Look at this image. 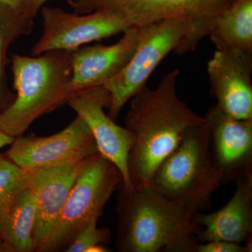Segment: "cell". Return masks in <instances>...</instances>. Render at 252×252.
<instances>
[{
    "instance_id": "obj_17",
    "label": "cell",
    "mask_w": 252,
    "mask_h": 252,
    "mask_svg": "<svg viewBox=\"0 0 252 252\" xmlns=\"http://www.w3.org/2000/svg\"><path fill=\"white\" fill-rule=\"evenodd\" d=\"M35 195L28 187L13 205L0 236V252H34Z\"/></svg>"
},
{
    "instance_id": "obj_9",
    "label": "cell",
    "mask_w": 252,
    "mask_h": 252,
    "mask_svg": "<svg viewBox=\"0 0 252 252\" xmlns=\"http://www.w3.org/2000/svg\"><path fill=\"white\" fill-rule=\"evenodd\" d=\"M89 126L99 153L117 166L122 176L123 187L133 188L128 172V158L135 137L126 127L117 125L104 108H109L111 95L104 86L73 93L67 101Z\"/></svg>"
},
{
    "instance_id": "obj_5",
    "label": "cell",
    "mask_w": 252,
    "mask_h": 252,
    "mask_svg": "<svg viewBox=\"0 0 252 252\" xmlns=\"http://www.w3.org/2000/svg\"><path fill=\"white\" fill-rule=\"evenodd\" d=\"M195 49L190 27L182 20H165L142 27V37L130 61L103 86L111 95L109 117L117 120L125 104L146 86L170 53L183 55Z\"/></svg>"
},
{
    "instance_id": "obj_1",
    "label": "cell",
    "mask_w": 252,
    "mask_h": 252,
    "mask_svg": "<svg viewBox=\"0 0 252 252\" xmlns=\"http://www.w3.org/2000/svg\"><path fill=\"white\" fill-rule=\"evenodd\" d=\"M180 72H169L154 90L144 86L130 99L126 127L135 137L128 158L133 187L149 185L154 173L175 151L186 131L205 122L179 97Z\"/></svg>"
},
{
    "instance_id": "obj_6",
    "label": "cell",
    "mask_w": 252,
    "mask_h": 252,
    "mask_svg": "<svg viewBox=\"0 0 252 252\" xmlns=\"http://www.w3.org/2000/svg\"><path fill=\"white\" fill-rule=\"evenodd\" d=\"M122 183L117 166L99 152L84 159L59 221L42 252L64 251L91 220L102 216L113 192Z\"/></svg>"
},
{
    "instance_id": "obj_10",
    "label": "cell",
    "mask_w": 252,
    "mask_h": 252,
    "mask_svg": "<svg viewBox=\"0 0 252 252\" xmlns=\"http://www.w3.org/2000/svg\"><path fill=\"white\" fill-rule=\"evenodd\" d=\"M97 144L89 126L78 117L54 135L21 136L5 153L23 170L47 166L72 160H84L97 153Z\"/></svg>"
},
{
    "instance_id": "obj_13",
    "label": "cell",
    "mask_w": 252,
    "mask_h": 252,
    "mask_svg": "<svg viewBox=\"0 0 252 252\" xmlns=\"http://www.w3.org/2000/svg\"><path fill=\"white\" fill-rule=\"evenodd\" d=\"M207 69L217 105L235 119H252V53L217 50Z\"/></svg>"
},
{
    "instance_id": "obj_2",
    "label": "cell",
    "mask_w": 252,
    "mask_h": 252,
    "mask_svg": "<svg viewBox=\"0 0 252 252\" xmlns=\"http://www.w3.org/2000/svg\"><path fill=\"white\" fill-rule=\"evenodd\" d=\"M117 248L121 252H195L200 228L194 214L149 185L126 189L117 199Z\"/></svg>"
},
{
    "instance_id": "obj_23",
    "label": "cell",
    "mask_w": 252,
    "mask_h": 252,
    "mask_svg": "<svg viewBox=\"0 0 252 252\" xmlns=\"http://www.w3.org/2000/svg\"><path fill=\"white\" fill-rule=\"evenodd\" d=\"M27 0H0V4L24 13Z\"/></svg>"
},
{
    "instance_id": "obj_15",
    "label": "cell",
    "mask_w": 252,
    "mask_h": 252,
    "mask_svg": "<svg viewBox=\"0 0 252 252\" xmlns=\"http://www.w3.org/2000/svg\"><path fill=\"white\" fill-rule=\"evenodd\" d=\"M233 197L212 213L194 214L199 243L224 240L252 248V175L239 179Z\"/></svg>"
},
{
    "instance_id": "obj_14",
    "label": "cell",
    "mask_w": 252,
    "mask_h": 252,
    "mask_svg": "<svg viewBox=\"0 0 252 252\" xmlns=\"http://www.w3.org/2000/svg\"><path fill=\"white\" fill-rule=\"evenodd\" d=\"M142 35V27H132L112 45L84 46L73 51L72 94L103 86L117 76L133 56Z\"/></svg>"
},
{
    "instance_id": "obj_19",
    "label": "cell",
    "mask_w": 252,
    "mask_h": 252,
    "mask_svg": "<svg viewBox=\"0 0 252 252\" xmlns=\"http://www.w3.org/2000/svg\"><path fill=\"white\" fill-rule=\"evenodd\" d=\"M28 187L26 170L0 154V236L13 205Z\"/></svg>"
},
{
    "instance_id": "obj_21",
    "label": "cell",
    "mask_w": 252,
    "mask_h": 252,
    "mask_svg": "<svg viewBox=\"0 0 252 252\" xmlns=\"http://www.w3.org/2000/svg\"><path fill=\"white\" fill-rule=\"evenodd\" d=\"M251 252L246 246L241 244L224 241V240H212V241L199 243L195 248V252Z\"/></svg>"
},
{
    "instance_id": "obj_11",
    "label": "cell",
    "mask_w": 252,
    "mask_h": 252,
    "mask_svg": "<svg viewBox=\"0 0 252 252\" xmlns=\"http://www.w3.org/2000/svg\"><path fill=\"white\" fill-rule=\"evenodd\" d=\"M84 160H67L26 170L28 187L36 201L33 230L34 252H43L67 203Z\"/></svg>"
},
{
    "instance_id": "obj_20",
    "label": "cell",
    "mask_w": 252,
    "mask_h": 252,
    "mask_svg": "<svg viewBox=\"0 0 252 252\" xmlns=\"http://www.w3.org/2000/svg\"><path fill=\"white\" fill-rule=\"evenodd\" d=\"M98 220H91L65 249L66 252H88L89 249L98 245H107L111 238L110 230L97 227Z\"/></svg>"
},
{
    "instance_id": "obj_18",
    "label": "cell",
    "mask_w": 252,
    "mask_h": 252,
    "mask_svg": "<svg viewBox=\"0 0 252 252\" xmlns=\"http://www.w3.org/2000/svg\"><path fill=\"white\" fill-rule=\"evenodd\" d=\"M33 26V18L0 4V114L13 103L16 97L7 85L8 50L20 37L31 34Z\"/></svg>"
},
{
    "instance_id": "obj_16",
    "label": "cell",
    "mask_w": 252,
    "mask_h": 252,
    "mask_svg": "<svg viewBox=\"0 0 252 252\" xmlns=\"http://www.w3.org/2000/svg\"><path fill=\"white\" fill-rule=\"evenodd\" d=\"M207 36L217 50L252 53V0H235L217 16Z\"/></svg>"
},
{
    "instance_id": "obj_7",
    "label": "cell",
    "mask_w": 252,
    "mask_h": 252,
    "mask_svg": "<svg viewBox=\"0 0 252 252\" xmlns=\"http://www.w3.org/2000/svg\"><path fill=\"white\" fill-rule=\"evenodd\" d=\"M235 0H67L76 14L107 10L120 15L131 28L169 19L188 23L196 48L208 35L217 16Z\"/></svg>"
},
{
    "instance_id": "obj_12",
    "label": "cell",
    "mask_w": 252,
    "mask_h": 252,
    "mask_svg": "<svg viewBox=\"0 0 252 252\" xmlns=\"http://www.w3.org/2000/svg\"><path fill=\"white\" fill-rule=\"evenodd\" d=\"M212 160L225 182L252 175V119H237L212 106L204 117Z\"/></svg>"
},
{
    "instance_id": "obj_8",
    "label": "cell",
    "mask_w": 252,
    "mask_h": 252,
    "mask_svg": "<svg viewBox=\"0 0 252 252\" xmlns=\"http://www.w3.org/2000/svg\"><path fill=\"white\" fill-rule=\"evenodd\" d=\"M41 16L44 31L33 46V56L54 50L75 51L88 43L124 33L131 28L122 16L107 10L78 14L60 8L44 7Z\"/></svg>"
},
{
    "instance_id": "obj_24",
    "label": "cell",
    "mask_w": 252,
    "mask_h": 252,
    "mask_svg": "<svg viewBox=\"0 0 252 252\" xmlns=\"http://www.w3.org/2000/svg\"><path fill=\"white\" fill-rule=\"evenodd\" d=\"M14 140V137L6 135L0 129V149L3 148V147L7 145H11Z\"/></svg>"
},
{
    "instance_id": "obj_3",
    "label": "cell",
    "mask_w": 252,
    "mask_h": 252,
    "mask_svg": "<svg viewBox=\"0 0 252 252\" xmlns=\"http://www.w3.org/2000/svg\"><path fill=\"white\" fill-rule=\"evenodd\" d=\"M73 51L54 50L39 57H11L16 94L0 114V129L4 133L21 137L36 119L67 103L72 94Z\"/></svg>"
},
{
    "instance_id": "obj_4",
    "label": "cell",
    "mask_w": 252,
    "mask_h": 252,
    "mask_svg": "<svg viewBox=\"0 0 252 252\" xmlns=\"http://www.w3.org/2000/svg\"><path fill=\"white\" fill-rule=\"evenodd\" d=\"M225 183L212 160L206 122L190 127L160 164L149 186L169 200L195 214L211 206L212 194Z\"/></svg>"
},
{
    "instance_id": "obj_22",
    "label": "cell",
    "mask_w": 252,
    "mask_h": 252,
    "mask_svg": "<svg viewBox=\"0 0 252 252\" xmlns=\"http://www.w3.org/2000/svg\"><path fill=\"white\" fill-rule=\"evenodd\" d=\"M47 1L48 0H27L25 14L29 17L34 18L41 6Z\"/></svg>"
}]
</instances>
